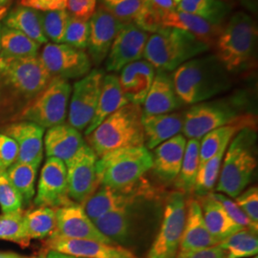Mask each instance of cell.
<instances>
[{
  "instance_id": "obj_24",
  "label": "cell",
  "mask_w": 258,
  "mask_h": 258,
  "mask_svg": "<svg viewBox=\"0 0 258 258\" xmlns=\"http://www.w3.org/2000/svg\"><path fill=\"white\" fill-rule=\"evenodd\" d=\"M185 147V137L178 134L154 148L151 169L162 182L170 183L175 181L181 169Z\"/></svg>"
},
{
  "instance_id": "obj_52",
  "label": "cell",
  "mask_w": 258,
  "mask_h": 258,
  "mask_svg": "<svg viewBox=\"0 0 258 258\" xmlns=\"http://www.w3.org/2000/svg\"><path fill=\"white\" fill-rule=\"evenodd\" d=\"M45 258H81L76 257L73 255H69V254H65L62 252H58L55 250H48L46 252V256Z\"/></svg>"
},
{
  "instance_id": "obj_11",
  "label": "cell",
  "mask_w": 258,
  "mask_h": 258,
  "mask_svg": "<svg viewBox=\"0 0 258 258\" xmlns=\"http://www.w3.org/2000/svg\"><path fill=\"white\" fill-rule=\"evenodd\" d=\"M156 199H144L122 209L109 212L93 222L104 236L118 246L127 245L136 235L152 212L151 203Z\"/></svg>"
},
{
  "instance_id": "obj_5",
  "label": "cell",
  "mask_w": 258,
  "mask_h": 258,
  "mask_svg": "<svg viewBox=\"0 0 258 258\" xmlns=\"http://www.w3.org/2000/svg\"><path fill=\"white\" fill-rule=\"evenodd\" d=\"M233 137L231 145L226 149L216 191L236 198L251 182L257 166L256 129L244 127Z\"/></svg>"
},
{
  "instance_id": "obj_16",
  "label": "cell",
  "mask_w": 258,
  "mask_h": 258,
  "mask_svg": "<svg viewBox=\"0 0 258 258\" xmlns=\"http://www.w3.org/2000/svg\"><path fill=\"white\" fill-rule=\"evenodd\" d=\"M71 202L64 163L54 157H48L40 172L34 206L55 210Z\"/></svg>"
},
{
  "instance_id": "obj_9",
  "label": "cell",
  "mask_w": 258,
  "mask_h": 258,
  "mask_svg": "<svg viewBox=\"0 0 258 258\" xmlns=\"http://www.w3.org/2000/svg\"><path fill=\"white\" fill-rule=\"evenodd\" d=\"M71 93L72 87L68 81L52 78L44 90L38 94L17 120L31 121L45 129L64 123Z\"/></svg>"
},
{
  "instance_id": "obj_55",
  "label": "cell",
  "mask_w": 258,
  "mask_h": 258,
  "mask_svg": "<svg viewBox=\"0 0 258 258\" xmlns=\"http://www.w3.org/2000/svg\"><path fill=\"white\" fill-rule=\"evenodd\" d=\"M7 4H8V0H0V10L6 8Z\"/></svg>"
},
{
  "instance_id": "obj_15",
  "label": "cell",
  "mask_w": 258,
  "mask_h": 258,
  "mask_svg": "<svg viewBox=\"0 0 258 258\" xmlns=\"http://www.w3.org/2000/svg\"><path fill=\"white\" fill-rule=\"evenodd\" d=\"M98 156L86 143L68 163L67 182L70 199L83 205L97 189L99 181L96 172Z\"/></svg>"
},
{
  "instance_id": "obj_54",
  "label": "cell",
  "mask_w": 258,
  "mask_h": 258,
  "mask_svg": "<svg viewBox=\"0 0 258 258\" xmlns=\"http://www.w3.org/2000/svg\"><path fill=\"white\" fill-rule=\"evenodd\" d=\"M46 256V251H44V250H42L39 254H37V255H35V256H31L30 258H45Z\"/></svg>"
},
{
  "instance_id": "obj_25",
  "label": "cell",
  "mask_w": 258,
  "mask_h": 258,
  "mask_svg": "<svg viewBox=\"0 0 258 258\" xmlns=\"http://www.w3.org/2000/svg\"><path fill=\"white\" fill-rule=\"evenodd\" d=\"M143 115H161L172 113L183 105L175 92L172 77L157 71L153 83L144 102Z\"/></svg>"
},
{
  "instance_id": "obj_31",
  "label": "cell",
  "mask_w": 258,
  "mask_h": 258,
  "mask_svg": "<svg viewBox=\"0 0 258 258\" xmlns=\"http://www.w3.org/2000/svg\"><path fill=\"white\" fill-rule=\"evenodd\" d=\"M4 25L18 30L38 44H45L48 42L42 29L40 12L37 10L24 6L17 7L6 16Z\"/></svg>"
},
{
  "instance_id": "obj_2",
  "label": "cell",
  "mask_w": 258,
  "mask_h": 258,
  "mask_svg": "<svg viewBox=\"0 0 258 258\" xmlns=\"http://www.w3.org/2000/svg\"><path fill=\"white\" fill-rule=\"evenodd\" d=\"M171 77L178 98L188 105L206 102L231 87L230 73L215 55L194 57L179 66Z\"/></svg>"
},
{
  "instance_id": "obj_48",
  "label": "cell",
  "mask_w": 258,
  "mask_h": 258,
  "mask_svg": "<svg viewBox=\"0 0 258 258\" xmlns=\"http://www.w3.org/2000/svg\"><path fill=\"white\" fill-rule=\"evenodd\" d=\"M66 8L71 17L89 21L97 8V0H67Z\"/></svg>"
},
{
  "instance_id": "obj_3",
  "label": "cell",
  "mask_w": 258,
  "mask_h": 258,
  "mask_svg": "<svg viewBox=\"0 0 258 258\" xmlns=\"http://www.w3.org/2000/svg\"><path fill=\"white\" fill-rule=\"evenodd\" d=\"M141 105L127 103L86 135V144L98 158L120 148L146 147Z\"/></svg>"
},
{
  "instance_id": "obj_57",
  "label": "cell",
  "mask_w": 258,
  "mask_h": 258,
  "mask_svg": "<svg viewBox=\"0 0 258 258\" xmlns=\"http://www.w3.org/2000/svg\"><path fill=\"white\" fill-rule=\"evenodd\" d=\"M173 1H174V3L176 4V6L181 2V0H173Z\"/></svg>"
},
{
  "instance_id": "obj_13",
  "label": "cell",
  "mask_w": 258,
  "mask_h": 258,
  "mask_svg": "<svg viewBox=\"0 0 258 258\" xmlns=\"http://www.w3.org/2000/svg\"><path fill=\"white\" fill-rule=\"evenodd\" d=\"M104 76L101 69H94L74 84L67 116L68 124L79 131L87 128L92 120Z\"/></svg>"
},
{
  "instance_id": "obj_6",
  "label": "cell",
  "mask_w": 258,
  "mask_h": 258,
  "mask_svg": "<svg viewBox=\"0 0 258 258\" xmlns=\"http://www.w3.org/2000/svg\"><path fill=\"white\" fill-rule=\"evenodd\" d=\"M210 49L186 31L163 26L148 37L144 57L157 71L167 73Z\"/></svg>"
},
{
  "instance_id": "obj_47",
  "label": "cell",
  "mask_w": 258,
  "mask_h": 258,
  "mask_svg": "<svg viewBox=\"0 0 258 258\" xmlns=\"http://www.w3.org/2000/svg\"><path fill=\"white\" fill-rule=\"evenodd\" d=\"M235 203L253 223L258 224V188L250 186L234 198Z\"/></svg>"
},
{
  "instance_id": "obj_50",
  "label": "cell",
  "mask_w": 258,
  "mask_h": 258,
  "mask_svg": "<svg viewBox=\"0 0 258 258\" xmlns=\"http://www.w3.org/2000/svg\"><path fill=\"white\" fill-rule=\"evenodd\" d=\"M176 258H227V254L219 245H216L211 248L191 251Z\"/></svg>"
},
{
  "instance_id": "obj_60",
  "label": "cell",
  "mask_w": 258,
  "mask_h": 258,
  "mask_svg": "<svg viewBox=\"0 0 258 258\" xmlns=\"http://www.w3.org/2000/svg\"><path fill=\"white\" fill-rule=\"evenodd\" d=\"M223 1H226V0H223Z\"/></svg>"
},
{
  "instance_id": "obj_29",
  "label": "cell",
  "mask_w": 258,
  "mask_h": 258,
  "mask_svg": "<svg viewBox=\"0 0 258 258\" xmlns=\"http://www.w3.org/2000/svg\"><path fill=\"white\" fill-rule=\"evenodd\" d=\"M127 103L129 102L120 89L119 77L115 74L105 75L102 82L97 109L90 124L85 129V136L90 134L107 117Z\"/></svg>"
},
{
  "instance_id": "obj_33",
  "label": "cell",
  "mask_w": 258,
  "mask_h": 258,
  "mask_svg": "<svg viewBox=\"0 0 258 258\" xmlns=\"http://www.w3.org/2000/svg\"><path fill=\"white\" fill-rule=\"evenodd\" d=\"M23 222L29 239H45L55 231V211L46 207H31L23 212Z\"/></svg>"
},
{
  "instance_id": "obj_49",
  "label": "cell",
  "mask_w": 258,
  "mask_h": 258,
  "mask_svg": "<svg viewBox=\"0 0 258 258\" xmlns=\"http://www.w3.org/2000/svg\"><path fill=\"white\" fill-rule=\"evenodd\" d=\"M20 4L39 12H49L66 9L67 0H20Z\"/></svg>"
},
{
  "instance_id": "obj_42",
  "label": "cell",
  "mask_w": 258,
  "mask_h": 258,
  "mask_svg": "<svg viewBox=\"0 0 258 258\" xmlns=\"http://www.w3.org/2000/svg\"><path fill=\"white\" fill-rule=\"evenodd\" d=\"M41 24L47 39L53 43H62L65 30L70 15L66 10H55L49 12H40Z\"/></svg>"
},
{
  "instance_id": "obj_22",
  "label": "cell",
  "mask_w": 258,
  "mask_h": 258,
  "mask_svg": "<svg viewBox=\"0 0 258 258\" xmlns=\"http://www.w3.org/2000/svg\"><path fill=\"white\" fill-rule=\"evenodd\" d=\"M155 74L153 65L142 59L131 62L120 70V89L129 103L144 104Z\"/></svg>"
},
{
  "instance_id": "obj_35",
  "label": "cell",
  "mask_w": 258,
  "mask_h": 258,
  "mask_svg": "<svg viewBox=\"0 0 258 258\" xmlns=\"http://www.w3.org/2000/svg\"><path fill=\"white\" fill-rule=\"evenodd\" d=\"M1 57L36 56L40 44L18 30L1 27Z\"/></svg>"
},
{
  "instance_id": "obj_46",
  "label": "cell",
  "mask_w": 258,
  "mask_h": 258,
  "mask_svg": "<svg viewBox=\"0 0 258 258\" xmlns=\"http://www.w3.org/2000/svg\"><path fill=\"white\" fill-rule=\"evenodd\" d=\"M19 156L17 143L9 136L0 133V174L5 173L16 164Z\"/></svg>"
},
{
  "instance_id": "obj_10",
  "label": "cell",
  "mask_w": 258,
  "mask_h": 258,
  "mask_svg": "<svg viewBox=\"0 0 258 258\" xmlns=\"http://www.w3.org/2000/svg\"><path fill=\"white\" fill-rule=\"evenodd\" d=\"M186 219L184 194L173 191L167 196L163 219L147 258H176Z\"/></svg>"
},
{
  "instance_id": "obj_40",
  "label": "cell",
  "mask_w": 258,
  "mask_h": 258,
  "mask_svg": "<svg viewBox=\"0 0 258 258\" xmlns=\"http://www.w3.org/2000/svg\"><path fill=\"white\" fill-rule=\"evenodd\" d=\"M23 212L0 215V239L11 241L26 248L31 240L28 238L25 231Z\"/></svg>"
},
{
  "instance_id": "obj_14",
  "label": "cell",
  "mask_w": 258,
  "mask_h": 258,
  "mask_svg": "<svg viewBox=\"0 0 258 258\" xmlns=\"http://www.w3.org/2000/svg\"><path fill=\"white\" fill-rule=\"evenodd\" d=\"M39 59L52 78L82 79L91 71L92 61L84 50L65 43H46Z\"/></svg>"
},
{
  "instance_id": "obj_18",
  "label": "cell",
  "mask_w": 258,
  "mask_h": 258,
  "mask_svg": "<svg viewBox=\"0 0 258 258\" xmlns=\"http://www.w3.org/2000/svg\"><path fill=\"white\" fill-rule=\"evenodd\" d=\"M148 37L149 34L135 24H124L115 37L106 56V70L119 72L124 66L142 59Z\"/></svg>"
},
{
  "instance_id": "obj_30",
  "label": "cell",
  "mask_w": 258,
  "mask_h": 258,
  "mask_svg": "<svg viewBox=\"0 0 258 258\" xmlns=\"http://www.w3.org/2000/svg\"><path fill=\"white\" fill-rule=\"evenodd\" d=\"M201 200L200 206L205 224L212 236L219 243L244 229L231 219L221 204L215 200L211 194L202 197Z\"/></svg>"
},
{
  "instance_id": "obj_26",
  "label": "cell",
  "mask_w": 258,
  "mask_h": 258,
  "mask_svg": "<svg viewBox=\"0 0 258 258\" xmlns=\"http://www.w3.org/2000/svg\"><path fill=\"white\" fill-rule=\"evenodd\" d=\"M85 143L81 131L67 123L47 129L43 139L47 158L54 157L64 164L76 155Z\"/></svg>"
},
{
  "instance_id": "obj_4",
  "label": "cell",
  "mask_w": 258,
  "mask_h": 258,
  "mask_svg": "<svg viewBox=\"0 0 258 258\" xmlns=\"http://www.w3.org/2000/svg\"><path fill=\"white\" fill-rule=\"evenodd\" d=\"M257 40L256 22L246 13L237 12L222 27L214 43L215 55L230 74L237 73L254 60Z\"/></svg>"
},
{
  "instance_id": "obj_59",
  "label": "cell",
  "mask_w": 258,
  "mask_h": 258,
  "mask_svg": "<svg viewBox=\"0 0 258 258\" xmlns=\"http://www.w3.org/2000/svg\"><path fill=\"white\" fill-rule=\"evenodd\" d=\"M253 258H257V256H256V255H255V257H253Z\"/></svg>"
},
{
  "instance_id": "obj_37",
  "label": "cell",
  "mask_w": 258,
  "mask_h": 258,
  "mask_svg": "<svg viewBox=\"0 0 258 258\" xmlns=\"http://www.w3.org/2000/svg\"><path fill=\"white\" fill-rule=\"evenodd\" d=\"M199 148V140L189 139L186 142L181 169L175 179L176 187L182 194H191L194 191L200 165Z\"/></svg>"
},
{
  "instance_id": "obj_41",
  "label": "cell",
  "mask_w": 258,
  "mask_h": 258,
  "mask_svg": "<svg viewBox=\"0 0 258 258\" xmlns=\"http://www.w3.org/2000/svg\"><path fill=\"white\" fill-rule=\"evenodd\" d=\"M100 6L122 24H134L143 8V0H99Z\"/></svg>"
},
{
  "instance_id": "obj_43",
  "label": "cell",
  "mask_w": 258,
  "mask_h": 258,
  "mask_svg": "<svg viewBox=\"0 0 258 258\" xmlns=\"http://www.w3.org/2000/svg\"><path fill=\"white\" fill-rule=\"evenodd\" d=\"M89 34V21L76 19L70 16L65 30L63 43L80 50H84L88 46Z\"/></svg>"
},
{
  "instance_id": "obj_44",
  "label": "cell",
  "mask_w": 258,
  "mask_h": 258,
  "mask_svg": "<svg viewBox=\"0 0 258 258\" xmlns=\"http://www.w3.org/2000/svg\"><path fill=\"white\" fill-rule=\"evenodd\" d=\"M0 208L3 214L24 211L22 199L17 189L10 183L6 173L0 174Z\"/></svg>"
},
{
  "instance_id": "obj_17",
  "label": "cell",
  "mask_w": 258,
  "mask_h": 258,
  "mask_svg": "<svg viewBox=\"0 0 258 258\" xmlns=\"http://www.w3.org/2000/svg\"><path fill=\"white\" fill-rule=\"evenodd\" d=\"M55 231L51 235L71 239H88L99 241L109 245H116L104 236L92 220L87 216L83 205L71 202L55 209Z\"/></svg>"
},
{
  "instance_id": "obj_21",
  "label": "cell",
  "mask_w": 258,
  "mask_h": 258,
  "mask_svg": "<svg viewBox=\"0 0 258 258\" xmlns=\"http://www.w3.org/2000/svg\"><path fill=\"white\" fill-rule=\"evenodd\" d=\"M89 25L88 55L95 64H101L106 58L115 37L124 24L100 6L89 20Z\"/></svg>"
},
{
  "instance_id": "obj_27",
  "label": "cell",
  "mask_w": 258,
  "mask_h": 258,
  "mask_svg": "<svg viewBox=\"0 0 258 258\" xmlns=\"http://www.w3.org/2000/svg\"><path fill=\"white\" fill-rule=\"evenodd\" d=\"M146 146L154 149L162 143L180 134L184 124V114L172 112L161 115H143Z\"/></svg>"
},
{
  "instance_id": "obj_20",
  "label": "cell",
  "mask_w": 258,
  "mask_h": 258,
  "mask_svg": "<svg viewBox=\"0 0 258 258\" xmlns=\"http://www.w3.org/2000/svg\"><path fill=\"white\" fill-rule=\"evenodd\" d=\"M0 133L9 136L17 143L19 156L16 163L41 164L45 128L27 120H17L1 126Z\"/></svg>"
},
{
  "instance_id": "obj_56",
  "label": "cell",
  "mask_w": 258,
  "mask_h": 258,
  "mask_svg": "<svg viewBox=\"0 0 258 258\" xmlns=\"http://www.w3.org/2000/svg\"><path fill=\"white\" fill-rule=\"evenodd\" d=\"M6 13H7V8H3V9L0 10V19L5 17Z\"/></svg>"
},
{
  "instance_id": "obj_34",
  "label": "cell",
  "mask_w": 258,
  "mask_h": 258,
  "mask_svg": "<svg viewBox=\"0 0 258 258\" xmlns=\"http://www.w3.org/2000/svg\"><path fill=\"white\" fill-rule=\"evenodd\" d=\"M40 165L16 163L5 172L10 183L17 189L21 199L23 208L29 207L35 197V184L37 170Z\"/></svg>"
},
{
  "instance_id": "obj_12",
  "label": "cell",
  "mask_w": 258,
  "mask_h": 258,
  "mask_svg": "<svg viewBox=\"0 0 258 258\" xmlns=\"http://www.w3.org/2000/svg\"><path fill=\"white\" fill-rule=\"evenodd\" d=\"M156 190L145 178L138 184L122 189H114L100 184L83 204L87 216L93 222L109 212L122 209L144 199H156Z\"/></svg>"
},
{
  "instance_id": "obj_7",
  "label": "cell",
  "mask_w": 258,
  "mask_h": 258,
  "mask_svg": "<svg viewBox=\"0 0 258 258\" xmlns=\"http://www.w3.org/2000/svg\"><path fill=\"white\" fill-rule=\"evenodd\" d=\"M245 109L246 99L241 95L196 103L184 112L182 131L184 137L199 140L214 129L256 118Z\"/></svg>"
},
{
  "instance_id": "obj_53",
  "label": "cell",
  "mask_w": 258,
  "mask_h": 258,
  "mask_svg": "<svg viewBox=\"0 0 258 258\" xmlns=\"http://www.w3.org/2000/svg\"><path fill=\"white\" fill-rule=\"evenodd\" d=\"M0 258H30L28 256H22L15 252H0Z\"/></svg>"
},
{
  "instance_id": "obj_39",
  "label": "cell",
  "mask_w": 258,
  "mask_h": 258,
  "mask_svg": "<svg viewBox=\"0 0 258 258\" xmlns=\"http://www.w3.org/2000/svg\"><path fill=\"white\" fill-rule=\"evenodd\" d=\"M226 251L227 258H246L257 254V233L242 229L218 244Z\"/></svg>"
},
{
  "instance_id": "obj_28",
  "label": "cell",
  "mask_w": 258,
  "mask_h": 258,
  "mask_svg": "<svg viewBox=\"0 0 258 258\" xmlns=\"http://www.w3.org/2000/svg\"><path fill=\"white\" fill-rule=\"evenodd\" d=\"M162 25L165 27L177 28L186 31L210 47L214 45L222 29L221 26L212 25L197 16L177 9L163 14Z\"/></svg>"
},
{
  "instance_id": "obj_51",
  "label": "cell",
  "mask_w": 258,
  "mask_h": 258,
  "mask_svg": "<svg viewBox=\"0 0 258 258\" xmlns=\"http://www.w3.org/2000/svg\"><path fill=\"white\" fill-rule=\"evenodd\" d=\"M149 6L153 7L162 14L176 9V4L173 0H144Z\"/></svg>"
},
{
  "instance_id": "obj_1",
  "label": "cell",
  "mask_w": 258,
  "mask_h": 258,
  "mask_svg": "<svg viewBox=\"0 0 258 258\" xmlns=\"http://www.w3.org/2000/svg\"><path fill=\"white\" fill-rule=\"evenodd\" d=\"M51 79L37 55L0 56V127L18 120Z\"/></svg>"
},
{
  "instance_id": "obj_8",
  "label": "cell",
  "mask_w": 258,
  "mask_h": 258,
  "mask_svg": "<svg viewBox=\"0 0 258 258\" xmlns=\"http://www.w3.org/2000/svg\"><path fill=\"white\" fill-rule=\"evenodd\" d=\"M152 154L146 147L120 148L100 157L96 163L99 185L128 188L144 179L152 168Z\"/></svg>"
},
{
  "instance_id": "obj_36",
  "label": "cell",
  "mask_w": 258,
  "mask_h": 258,
  "mask_svg": "<svg viewBox=\"0 0 258 258\" xmlns=\"http://www.w3.org/2000/svg\"><path fill=\"white\" fill-rule=\"evenodd\" d=\"M176 9L197 16L212 25L221 26L230 6L223 0H181Z\"/></svg>"
},
{
  "instance_id": "obj_58",
  "label": "cell",
  "mask_w": 258,
  "mask_h": 258,
  "mask_svg": "<svg viewBox=\"0 0 258 258\" xmlns=\"http://www.w3.org/2000/svg\"><path fill=\"white\" fill-rule=\"evenodd\" d=\"M1 24H0V39H1ZM0 52H1V45H0Z\"/></svg>"
},
{
  "instance_id": "obj_45",
  "label": "cell",
  "mask_w": 258,
  "mask_h": 258,
  "mask_svg": "<svg viewBox=\"0 0 258 258\" xmlns=\"http://www.w3.org/2000/svg\"><path fill=\"white\" fill-rule=\"evenodd\" d=\"M211 195L215 200H217L221 204L222 207L228 213V215L237 225L257 233L258 224L251 221L246 215V213L240 209L239 206L235 203V201L232 200V198L220 192H212Z\"/></svg>"
},
{
  "instance_id": "obj_32",
  "label": "cell",
  "mask_w": 258,
  "mask_h": 258,
  "mask_svg": "<svg viewBox=\"0 0 258 258\" xmlns=\"http://www.w3.org/2000/svg\"><path fill=\"white\" fill-rule=\"evenodd\" d=\"M256 126V118L250 120L240 121L229 125L221 126L207 133L202 137V142L199 148L200 165L202 166L214 156L218 150L225 145L229 144L231 138L244 127H254Z\"/></svg>"
},
{
  "instance_id": "obj_19",
  "label": "cell",
  "mask_w": 258,
  "mask_h": 258,
  "mask_svg": "<svg viewBox=\"0 0 258 258\" xmlns=\"http://www.w3.org/2000/svg\"><path fill=\"white\" fill-rule=\"evenodd\" d=\"M43 250H55L81 258H138L131 250L118 245H109L99 241L71 239L50 236L43 245Z\"/></svg>"
},
{
  "instance_id": "obj_38",
  "label": "cell",
  "mask_w": 258,
  "mask_h": 258,
  "mask_svg": "<svg viewBox=\"0 0 258 258\" xmlns=\"http://www.w3.org/2000/svg\"><path fill=\"white\" fill-rule=\"evenodd\" d=\"M228 146L229 144H225L214 156L199 166L194 189V194L198 197L202 198L212 194L215 187L220 175L223 158L225 156Z\"/></svg>"
},
{
  "instance_id": "obj_23",
  "label": "cell",
  "mask_w": 258,
  "mask_h": 258,
  "mask_svg": "<svg viewBox=\"0 0 258 258\" xmlns=\"http://www.w3.org/2000/svg\"><path fill=\"white\" fill-rule=\"evenodd\" d=\"M218 244L219 242L212 236L205 224L200 203L191 199L186 207L184 233L176 257L195 250L211 248Z\"/></svg>"
}]
</instances>
